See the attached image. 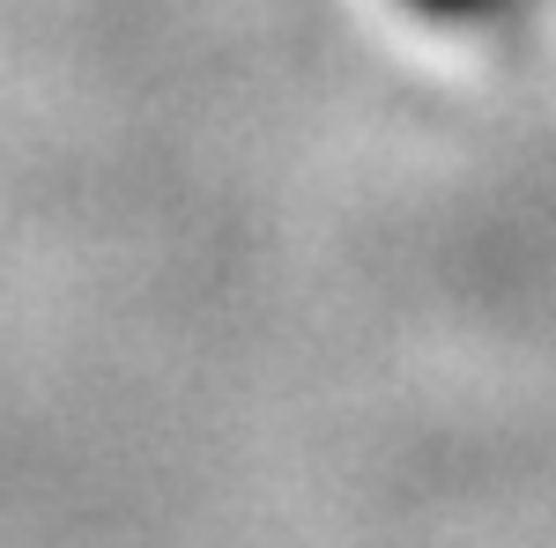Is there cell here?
Wrapping results in <instances>:
<instances>
[{"label":"cell","instance_id":"6da1fadb","mask_svg":"<svg viewBox=\"0 0 556 548\" xmlns=\"http://www.w3.org/2000/svg\"><path fill=\"white\" fill-rule=\"evenodd\" d=\"M430 15H468V0H424Z\"/></svg>","mask_w":556,"mask_h":548}]
</instances>
